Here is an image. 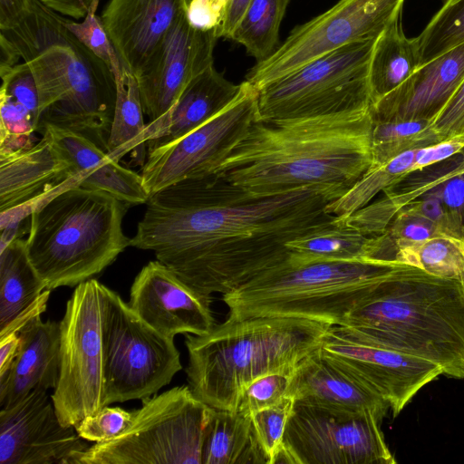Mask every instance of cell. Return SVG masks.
<instances>
[{
    "mask_svg": "<svg viewBox=\"0 0 464 464\" xmlns=\"http://www.w3.org/2000/svg\"><path fill=\"white\" fill-rule=\"evenodd\" d=\"M20 345L18 333H10L0 337V379L9 372Z\"/></svg>",
    "mask_w": 464,
    "mask_h": 464,
    "instance_id": "f907efd6",
    "label": "cell"
},
{
    "mask_svg": "<svg viewBox=\"0 0 464 464\" xmlns=\"http://www.w3.org/2000/svg\"><path fill=\"white\" fill-rule=\"evenodd\" d=\"M417 150L406 151L376 168L369 169L359 180L339 198L330 202L325 212L345 218L370 204L381 191L397 184L411 172L418 170Z\"/></svg>",
    "mask_w": 464,
    "mask_h": 464,
    "instance_id": "e575fe53",
    "label": "cell"
},
{
    "mask_svg": "<svg viewBox=\"0 0 464 464\" xmlns=\"http://www.w3.org/2000/svg\"><path fill=\"white\" fill-rule=\"evenodd\" d=\"M0 34L34 74L41 123L81 133L106 150L116 99L115 78L106 63L41 0H33L29 13Z\"/></svg>",
    "mask_w": 464,
    "mask_h": 464,
    "instance_id": "277c9868",
    "label": "cell"
},
{
    "mask_svg": "<svg viewBox=\"0 0 464 464\" xmlns=\"http://www.w3.org/2000/svg\"><path fill=\"white\" fill-rule=\"evenodd\" d=\"M289 0H251L231 38L257 62L277 48L279 28Z\"/></svg>",
    "mask_w": 464,
    "mask_h": 464,
    "instance_id": "836d02e7",
    "label": "cell"
},
{
    "mask_svg": "<svg viewBox=\"0 0 464 464\" xmlns=\"http://www.w3.org/2000/svg\"><path fill=\"white\" fill-rule=\"evenodd\" d=\"M238 95L212 119L171 141L147 150L140 175L150 195L188 179L211 175L259 118L258 90L244 81Z\"/></svg>",
    "mask_w": 464,
    "mask_h": 464,
    "instance_id": "5bb4252c",
    "label": "cell"
},
{
    "mask_svg": "<svg viewBox=\"0 0 464 464\" xmlns=\"http://www.w3.org/2000/svg\"><path fill=\"white\" fill-rule=\"evenodd\" d=\"M341 326L367 343L440 365L464 379V293L458 280L407 264L380 280Z\"/></svg>",
    "mask_w": 464,
    "mask_h": 464,
    "instance_id": "3957f363",
    "label": "cell"
},
{
    "mask_svg": "<svg viewBox=\"0 0 464 464\" xmlns=\"http://www.w3.org/2000/svg\"><path fill=\"white\" fill-rule=\"evenodd\" d=\"M141 401L128 429L90 446L78 464H202L211 407L198 400L188 385Z\"/></svg>",
    "mask_w": 464,
    "mask_h": 464,
    "instance_id": "ba28073f",
    "label": "cell"
},
{
    "mask_svg": "<svg viewBox=\"0 0 464 464\" xmlns=\"http://www.w3.org/2000/svg\"><path fill=\"white\" fill-rule=\"evenodd\" d=\"M188 23L199 30L217 28L221 10L213 0H192L186 11Z\"/></svg>",
    "mask_w": 464,
    "mask_h": 464,
    "instance_id": "bcb514c9",
    "label": "cell"
},
{
    "mask_svg": "<svg viewBox=\"0 0 464 464\" xmlns=\"http://www.w3.org/2000/svg\"><path fill=\"white\" fill-rule=\"evenodd\" d=\"M129 304L150 327L172 339L179 334L202 335L216 325L211 295L196 291L157 259L136 276Z\"/></svg>",
    "mask_w": 464,
    "mask_h": 464,
    "instance_id": "d6986e66",
    "label": "cell"
},
{
    "mask_svg": "<svg viewBox=\"0 0 464 464\" xmlns=\"http://www.w3.org/2000/svg\"><path fill=\"white\" fill-rule=\"evenodd\" d=\"M427 193L440 198L454 220L464 229V172Z\"/></svg>",
    "mask_w": 464,
    "mask_h": 464,
    "instance_id": "f6af8a7d",
    "label": "cell"
},
{
    "mask_svg": "<svg viewBox=\"0 0 464 464\" xmlns=\"http://www.w3.org/2000/svg\"><path fill=\"white\" fill-rule=\"evenodd\" d=\"M202 464H268L250 416L211 408L201 449Z\"/></svg>",
    "mask_w": 464,
    "mask_h": 464,
    "instance_id": "83f0119b",
    "label": "cell"
},
{
    "mask_svg": "<svg viewBox=\"0 0 464 464\" xmlns=\"http://www.w3.org/2000/svg\"><path fill=\"white\" fill-rule=\"evenodd\" d=\"M41 135L31 148L0 156L1 242L20 237L21 225L42 201L84 179L52 137Z\"/></svg>",
    "mask_w": 464,
    "mask_h": 464,
    "instance_id": "9a60e30c",
    "label": "cell"
},
{
    "mask_svg": "<svg viewBox=\"0 0 464 464\" xmlns=\"http://www.w3.org/2000/svg\"><path fill=\"white\" fill-rule=\"evenodd\" d=\"M417 40L420 66L464 43V0H444Z\"/></svg>",
    "mask_w": 464,
    "mask_h": 464,
    "instance_id": "d590c367",
    "label": "cell"
},
{
    "mask_svg": "<svg viewBox=\"0 0 464 464\" xmlns=\"http://www.w3.org/2000/svg\"><path fill=\"white\" fill-rule=\"evenodd\" d=\"M461 284H462V288H463V293H464V277H463V279L461 281Z\"/></svg>",
    "mask_w": 464,
    "mask_h": 464,
    "instance_id": "db71d44e",
    "label": "cell"
},
{
    "mask_svg": "<svg viewBox=\"0 0 464 464\" xmlns=\"http://www.w3.org/2000/svg\"><path fill=\"white\" fill-rule=\"evenodd\" d=\"M191 0H110L101 17L121 65L137 79Z\"/></svg>",
    "mask_w": 464,
    "mask_h": 464,
    "instance_id": "ffe728a7",
    "label": "cell"
},
{
    "mask_svg": "<svg viewBox=\"0 0 464 464\" xmlns=\"http://www.w3.org/2000/svg\"><path fill=\"white\" fill-rule=\"evenodd\" d=\"M15 359L0 379V407L5 409L35 389H54L60 373V323L36 315L19 331Z\"/></svg>",
    "mask_w": 464,
    "mask_h": 464,
    "instance_id": "603a6c76",
    "label": "cell"
},
{
    "mask_svg": "<svg viewBox=\"0 0 464 464\" xmlns=\"http://www.w3.org/2000/svg\"><path fill=\"white\" fill-rule=\"evenodd\" d=\"M85 440L62 424L47 390L0 410V464H78Z\"/></svg>",
    "mask_w": 464,
    "mask_h": 464,
    "instance_id": "e0dca14e",
    "label": "cell"
},
{
    "mask_svg": "<svg viewBox=\"0 0 464 464\" xmlns=\"http://www.w3.org/2000/svg\"><path fill=\"white\" fill-rule=\"evenodd\" d=\"M463 80L464 43L422 64L396 90L372 103V118L433 121Z\"/></svg>",
    "mask_w": 464,
    "mask_h": 464,
    "instance_id": "44dd1931",
    "label": "cell"
},
{
    "mask_svg": "<svg viewBox=\"0 0 464 464\" xmlns=\"http://www.w3.org/2000/svg\"><path fill=\"white\" fill-rule=\"evenodd\" d=\"M331 326L299 317H227L208 334H185L188 387L209 407L237 411L248 383L295 367L319 347Z\"/></svg>",
    "mask_w": 464,
    "mask_h": 464,
    "instance_id": "5b68a950",
    "label": "cell"
},
{
    "mask_svg": "<svg viewBox=\"0 0 464 464\" xmlns=\"http://www.w3.org/2000/svg\"><path fill=\"white\" fill-rule=\"evenodd\" d=\"M116 99L106 152L117 162L128 154L140 165L147 156L146 125L135 76L123 66L114 76Z\"/></svg>",
    "mask_w": 464,
    "mask_h": 464,
    "instance_id": "4dcf8cb0",
    "label": "cell"
},
{
    "mask_svg": "<svg viewBox=\"0 0 464 464\" xmlns=\"http://www.w3.org/2000/svg\"><path fill=\"white\" fill-rule=\"evenodd\" d=\"M401 264L364 259L291 265L286 260L223 295V301L229 318L288 316L340 325Z\"/></svg>",
    "mask_w": 464,
    "mask_h": 464,
    "instance_id": "52a82bcc",
    "label": "cell"
},
{
    "mask_svg": "<svg viewBox=\"0 0 464 464\" xmlns=\"http://www.w3.org/2000/svg\"><path fill=\"white\" fill-rule=\"evenodd\" d=\"M382 421L295 401L275 464H394Z\"/></svg>",
    "mask_w": 464,
    "mask_h": 464,
    "instance_id": "7c38bea8",
    "label": "cell"
},
{
    "mask_svg": "<svg viewBox=\"0 0 464 464\" xmlns=\"http://www.w3.org/2000/svg\"><path fill=\"white\" fill-rule=\"evenodd\" d=\"M33 0H0V30L19 23L31 10Z\"/></svg>",
    "mask_w": 464,
    "mask_h": 464,
    "instance_id": "c3c4849f",
    "label": "cell"
},
{
    "mask_svg": "<svg viewBox=\"0 0 464 464\" xmlns=\"http://www.w3.org/2000/svg\"><path fill=\"white\" fill-rule=\"evenodd\" d=\"M294 403L295 400L286 396L276 404L249 415L255 436L268 464H275L281 450L285 426Z\"/></svg>",
    "mask_w": 464,
    "mask_h": 464,
    "instance_id": "f35d334b",
    "label": "cell"
},
{
    "mask_svg": "<svg viewBox=\"0 0 464 464\" xmlns=\"http://www.w3.org/2000/svg\"><path fill=\"white\" fill-rule=\"evenodd\" d=\"M19 53L4 34H0V70L11 68L18 63Z\"/></svg>",
    "mask_w": 464,
    "mask_h": 464,
    "instance_id": "816d5d0a",
    "label": "cell"
},
{
    "mask_svg": "<svg viewBox=\"0 0 464 464\" xmlns=\"http://www.w3.org/2000/svg\"><path fill=\"white\" fill-rule=\"evenodd\" d=\"M40 124L22 103L0 92V156L25 150L34 145Z\"/></svg>",
    "mask_w": 464,
    "mask_h": 464,
    "instance_id": "8d00e7d4",
    "label": "cell"
},
{
    "mask_svg": "<svg viewBox=\"0 0 464 464\" xmlns=\"http://www.w3.org/2000/svg\"><path fill=\"white\" fill-rule=\"evenodd\" d=\"M376 39L320 56L258 90L259 119H289L369 109V64Z\"/></svg>",
    "mask_w": 464,
    "mask_h": 464,
    "instance_id": "9c48e42d",
    "label": "cell"
},
{
    "mask_svg": "<svg viewBox=\"0 0 464 464\" xmlns=\"http://www.w3.org/2000/svg\"><path fill=\"white\" fill-rule=\"evenodd\" d=\"M102 339L105 406L149 398L182 369L174 339L150 327L105 285Z\"/></svg>",
    "mask_w": 464,
    "mask_h": 464,
    "instance_id": "30bf717a",
    "label": "cell"
},
{
    "mask_svg": "<svg viewBox=\"0 0 464 464\" xmlns=\"http://www.w3.org/2000/svg\"><path fill=\"white\" fill-rule=\"evenodd\" d=\"M104 285L79 284L60 323V373L51 395L57 416L76 427L104 407L102 307Z\"/></svg>",
    "mask_w": 464,
    "mask_h": 464,
    "instance_id": "8fae6325",
    "label": "cell"
},
{
    "mask_svg": "<svg viewBox=\"0 0 464 464\" xmlns=\"http://www.w3.org/2000/svg\"><path fill=\"white\" fill-rule=\"evenodd\" d=\"M370 108L257 119L213 174L253 198L305 186L348 191L372 165Z\"/></svg>",
    "mask_w": 464,
    "mask_h": 464,
    "instance_id": "7a4b0ae2",
    "label": "cell"
},
{
    "mask_svg": "<svg viewBox=\"0 0 464 464\" xmlns=\"http://www.w3.org/2000/svg\"><path fill=\"white\" fill-rule=\"evenodd\" d=\"M294 369L270 372L252 381L242 390L237 411L249 416L279 402L288 394Z\"/></svg>",
    "mask_w": 464,
    "mask_h": 464,
    "instance_id": "ab89813d",
    "label": "cell"
},
{
    "mask_svg": "<svg viewBox=\"0 0 464 464\" xmlns=\"http://www.w3.org/2000/svg\"><path fill=\"white\" fill-rule=\"evenodd\" d=\"M45 285L33 266L25 240L14 238L0 249V331L30 311Z\"/></svg>",
    "mask_w": 464,
    "mask_h": 464,
    "instance_id": "f1b7e54d",
    "label": "cell"
},
{
    "mask_svg": "<svg viewBox=\"0 0 464 464\" xmlns=\"http://www.w3.org/2000/svg\"><path fill=\"white\" fill-rule=\"evenodd\" d=\"M251 0H227L216 28L218 38L230 39Z\"/></svg>",
    "mask_w": 464,
    "mask_h": 464,
    "instance_id": "7dc6e473",
    "label": "cell"
},
{
    "mask_svg": "<svg viewBox=\"0 0 464 464\" xmlns=\"http://www.w3.org/2000/svg\"><path fill=\"white\" fill-rule=\"evenodd\" d=\"M395 260L448 280L464 277V239L439 234L400 247Z\"/></svg>",
    "mask_w": 464,
    "mask_h": 464,
    "instance_id": "d6a6232c",
    "label": "cell"
},
{
    "mask_svg": "<svg viewBox=\"0 0 464 464\" xmlns=\"http://www.w3.org/2000/svg\"><path fill=\"white\" fill-rule=\"evenodd\" d=\"M432 125L444 140L464 133V80Z\"/></svg>",
    "mask_w": 464,
    "mask_h": 464,
    "instance_id": "ee69618b",
    "label": "cell"
},
{
    "mask_svg": "<svg viewBox=\"0 0 464 464\" xmlns=\"http://www.w3.org/2000/svg\"><path fill=\"white\" fill-rule=\"evenodd\" d=\"M217 39L216 28L193 27L186 13L178 20L137 78L148 123L162 119L187 85L213 64Z\"/></svg>",
    "mask_w": 464,
    "mask_h": 464,
    "instance_id": "ac0fdd59",
    "label": "cell"
},
{
    "mask_svg": "<svg viewBox=\"0 0 464 464\" xmlns=\"http://www.w3.org/2000/svg\"><path fill=\"white\" fill-rule=\"evenodd\" d=\"M100 2H93L82 22L62 15L67 29L98 58L106 63L114 76L118 75L122 65L103 26L101 17L96 14Z\"/></svg>",
    "mask_w": 464,
    "mask_h": 464,
    "instance_id": "74e56055",
    "label": "cell"
},
{
    "mask_svg": "<svg viewBox=\"0 0 464 464\" xmlns=\"http://www.w3.org/2000/svg\"><path fill=\"white\" fill-rule=\"evenodd\" d=\"M463 172L464 150L447 160L411 172L397 184L383 190L384 196L381 199L345 218H338L365 236L381 235L407 205Z\"/></svg>",
    "mask_w": 464,
    "mask_h": 464,
    "instance_id": "484cf974",
    "label": "cell"
},
{
    "mask_svg": "<svg viewBox=\"0 0 464 464\" xmlns=\"http://www.w3.org/2000/svg\"><path fill=\"white\" fill-rule=\"evenodd\" d=\"M404 1L340 0L295 27L270 56L248 71L246 81L259 90L332 51L376 39L401 16Z\"/></svg>",
    "mask_w": 464,
    "mask_h": 464,
    "instance_id": "4fadbf2b",
    "label": "cell"
},
{
    "mask_svg": "<svg viewBox=\"0 0 464 464\" xmlns=\"http://www.w3.org/2000/svg\"><path fill=\"white\" fill-rule=\"evenodd\" d=\"M216 5L220 8L221 12L227 0H213Z\"/></svg>",
    "mask_w": 464,
    "mask_h": 464,
    "instance_id": "f5cc1de1",
    "label": "cell"
},
{
    "mask_svg": "<svg viewBox=\"0 0 464 464\" xmlns=\"http://www.w3.org/2000/svg\"><path fill=\"white\" fill-rule=\"evenodd\" d=\"M0 92L24 105L41 123L39 114V94L34 74L24 62L0 70ZM40 128V127H39Z\"/></svg>",
    "mask_w": 464,
    "mask_h": 464,
    "instance_id": "b9f144b4",
    "label": "cell"
},
{
    "mask_svg": "<svg viewBox=\"0 0 464 464\" xmlns=\"http://www.w3.org/2000/svg\"><path fill=\"white\" fill-rule=\"evenodd\" d=\"M420 66L417 37H406L400 16L376 38L373 44L368 76L372 103L396 90Z\"/></svg>",
    "mask_w": 464,
    "mask_h": 464,
    "instance_id": "f546056e",
    "label": "cell"
},
{
    "mask_svg": "<svg viewBox=\"0 0 464 464\" xmlns=\"http://www.w3.org/2000/svg\"><path fill=\"white\" fill-rule=\"evenodd\" d=\"M319 349L383 398L393 417L443 373L432 362L367 343L341 325L328 329Z\"/></svg>",
    "mask_w": 464,
    "mask_h": 464,
    "instance_id": "2e32d148",
    "label": "cell"
},
{
    "mask_svg": "<svg viewBox=\"0 0 464 464\" xmlns=\"http://www.w3.org/2000/svg\"><path fill=\"white\" fill-rule=\"evenodd\" d=\"M346 189L305 186L253 198L215 174L150 196L130 246L196 291L227 294L288 259L286 243L331 218L326 206Z\"/></svg>",
    "mask_w": 464,
    "mask_h": 464,
    "instance_id": "6da1fadb",
    "label": "cell"
},
{
    "mask_svg": "<svg viewBox=\"0 0 464 464\" xmlns=\"http://www.w3.org/2000/svg\"><path fill=\"white\" fill-rule=\"evenodd\" d=\"M192 1V0H191Z\"/></svg>",
    "mask_w": 464,
    "mask_h": 464,
    "instance_id": "11a10c76",
    "label": "cell"
},
{
    "mask_svg": "<svg viewBox=\"0 0 464 464\" xmlns=\"http://www.w3.org/2000/svg\"><path fill=\"white\" fill-rule=\"evenodd\" d=\"M287 396L295 401L332 411H372L382 420L390 409L383 398L319 347L295 367Z\"/></svg>",
    "mask_w": 464,
    "mask_h": 464,
    "instance_id": "7402d4cb",
    "label": "cell"
},
{
    "mask_svg": "<svg viewBox=\"0 0 464 464\" xmlns=\"http://www.w3.org/2000/svg\"><path fill=\"white\" fill-rule=\"evenodd\" d=\"M210 65L184 89L168 113L146 125L147 150L174 141L198 128L231 103L241 91Z\"/></svg>",
    "mask_w": 464,
    "mask_h": 464,
    "instance_id": "cb8c5ba5",
    "label": "cell"
},
{
    "mask_svg": "<svg viewBox=\"0 0 464 464\" xmlns=\"http://www.w3.org/2000/svg\"><path fill=\"white\" fill-rule=\"evenodd\" d=\"M286 246L291 265L372 259V236H365L333 216L291 239Z\"/></svg>",
    "mask_w": 464,
    "mask_h": 464,
    "instance_id": "4316f807",
    "label": "cell"
},
{
    "mask_svg": "<svg viewBox=\"0 0 464 464\" xmlns=\"http://www.w3.org/2000/svg\"><path fill=\"white\" fill-rule=\"evenodd\" d=\"M133 417L134 411L107 405L84 418L75 429L82 439L97 443L120 436L130 425Z\"/></svg>",
    "mask_w": 464,
    "mask_h": 464,
    "instance_id": "60d3db41",
    "label": "cell"
},
{
    "mask_svg": "<svg viewBox=\"0 0 464 464\" xmlns=\"http://www.w3.org/2000/svg\"><path fill=\"white\" fill-rule=\"evenodd\" d=\"M47 132L84 175L81 186L108 192L129 204H146L150 198L140 173L112 160L102 150L84 135L67 128L43 122L39 133Z\"/></svg>",
    "mask_w": 464,
    "mask_h": 464,
    "instance_id": "d4e9b609",
    "label": "cell"
},
{
    "mask_svg": "<svg viewBox=\"0 0 464 464\" xmlns=\"http://www.w3.org/2000/svg\"><path fill=\"white\" fill-rule=\"evenodd\" d=\"M404 208L430 220L444 234L464 239V229L454 220L444 204L437 197L425 193Z\"/></svg>",
    "mask_w": 464,
    "mask_h": 464,
    "instance_id": "7bdbcfd3",
    "label": "cell"
},
{
    "mask_svg": "<svg viewBox=\"0 0 464 464\" xmlns=\"http://www.w3.org/2000/svg\"><path fill=\"white\" fill-rule=\"evenodd\" d=\"M464 134V133H463Z\"/></svg>",
    "mask_w": 464,
    "mask_h": 464,
    "instance_id": "9f6ffc18",
    "label": "cell"
},
{
    "mask_svg": "<svg viewBox=\"0 0 464 464\" xmlns=\"http://www.w3.org/2000/svg\"><path fill=\"white\" fill-rule=\"evenodd\" d=\"M129 206L108 192L76 185L33 210L26 251L46 289L93 278L130 246L122 229Z\"/></svg>",
    "mask_w": 464,
    "mask_h": 464,
    "instance_id": "8992f818",
    "label": "cell"
},
{
    "mask_svg": "<svg viewBox=\"0 0 464 464\" xmlns=\"http://www.w3.org/2000/svg\"><path fill=\"white\" fill-rule=\"evenodd\" d=\"M58 14L79 20L83 18L93 2L100 0H41Z\"/></svg>",
    "mask_w": 464,
    "mask_h": 464,
    "instance_id": "681fc988",
    "label": "cell"
},
{
    "mask_svg": "<svg viewBox=\"0 0 464 464\" xmlns=\"http://www.w3.org/2000/svg\"><path fill=\"white\" fill-rule=\"evenodd\" d=\"M372 165L369 169L385 164L406 151L444 140L430 121L372 118Z\"/></svg>",
    "mask_w": 464,
    "mask_h": 464,
    "instance_id": "1f68e13d",
    "label": "cell"
}]
</instances>
